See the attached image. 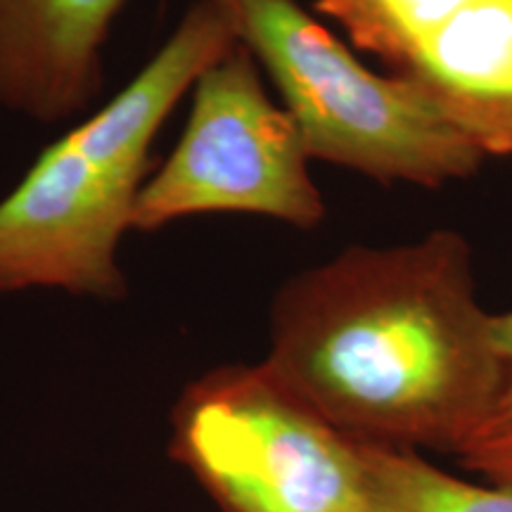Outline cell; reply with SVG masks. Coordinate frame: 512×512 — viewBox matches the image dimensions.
Here are the masks:
<instances>
[{
	"label": "cell",
	"instance_id": "obj_1",
	"mask_svg": "<svg viewBox=\"0 0 512 512\" xmlns=\"http://www.w3.org/2000/svg\"><path fill=\"white\" fill-rule=\"evenodd\" d=\"M261 363L349 437L453 456L505 375L472 247L448 228L401 245H351L287 278Z\"/></svg>",
	"mask_w": 512,
	"mask_h": 512
},
{
	"label": "cell",
	"instance_id": "obj_2",
	"mask_svg": "<svg viewBox=\"0 0 512 512\" xmlns=\"http://www.w3.org/2000/svg\"><path fill=\"white\" fill-rule=\"evenodd\" d=\"M235 43L221 5L195 0L131 83L38 155L0 200V294L128 297L119 245L155 171L152 145L197 76Z\"/></svg>",
	"mask_w": 512,
	"mask_h": 512
},
{
	"label": "cell",
	"instance_id": "obj_3",
	"mask_svg": "<svg viewBox=\"0 0 512 512\" xmlns=\"http://www.w3.org/2000/svg\"><path fill=\"white\" fill-rule=\"evenodd\" d=\"M311 159L382 185L444 188L486 155L411 81L377 74L297 0H216Z\"/></svg>",
	"mask_w": 512,
	"mask_h": 512
},
{
	"label": "cell",
	"instance_id": "obj_4",
	"mask_svg": "<svg viewBox=\"0 0 512 512\" xmlns=\"http://www.w3.org/2000/svg\"><path fill=\"white\" fill-rule=\"evenodd\" d=\"M368 448L261 361L197 375L169 413V458L219 512H370Z\"/></svg>",
	"mask_w": 512,
	"mask_h": 512
},
{
	"label": "cell",
	"instance_id": "obj_5",
	"mask_svg": "<svg viewBox=\"0 0 512 512\" xmlns=\"http://www.w3.org/2000/svg\"><path fill=\"white\" fill-rule=\"evenodd\" d=\"M185 128L140 190L131 230L155 233L200 214H254L299 230L328 216L313 159L264 72L235 43L197 76Z\"/></svg>",
	"mask_w": 512,
	"mask_h": 512
},
{
	"label": "cell",
	"instance_id": "obj_6",
	"mask_svg": "<svg viewBox=\"0 0 512 512\" xmlns=\"http://www.w3.org/2000/svg\"><path fill=\"white\" fill-rule=\"evenodd\" d=\"M486 157H512V0H316Z\"/></svg>",
	"mask_w": 512,
	"mask_h": 512
},
{
	"label": "cell",
	"instance_id": "obj_7",
	"mask_svg": "<svg viewBox=\"0 0 512 512\" xmlns=\"http://www.w3.org/2000/svg\"><path fill=\"white\" fill-rule=\"evenodd\" d=\"M128 0H0V110L64 124L105 86V43Z\"/></svg>",
	"mask_w": 512,
	"mask_h": 512
},
{
	"label": "cell",
	"instance_id": "obj_8",
	"mask_svg": "<svg viewBox=\"0 0 512 512\" xmlns=\"http://www.w3.org/2000/svg\"><path fill=\"white\" fill-rule=\"evenodd\" d=\"M370 512H512V486L477 484L422 453L370 444Z\"/></svg>",
	"mask_w": 512,
	"mask_h": 512
},
{
	"label": "cell",
	"instance_id": "obj_9",
	"mask_svg": "<svg viewBox=\"0 0 512 512\" xmlns=\"http://www.w3.org/2000/svg\"><path fill=\"white\" fill-rule=\"evenodd\" d=\"M496 330L505 361L503 387L494 408L456 458L463 470L484 482L512 486V311L496 313Z\"/></svg>",
	"mask_w": 512,
	"mask_h": 512
}]
</instances>
